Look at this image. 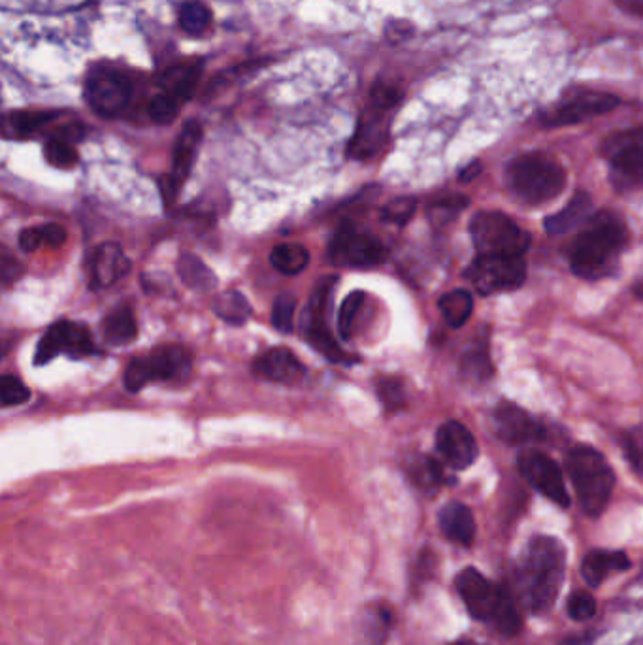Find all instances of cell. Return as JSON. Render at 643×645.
<instances>
[{
    "label": "cell",
    "instance_id": "1",
    "mask_svg": "<svg viewBox=\"0 0 643 645\" xmlns=\"http://www.w3.org/2000/svg\"><path fill=\"white\" fill-rule=\"evenodd\" d=\"M566 574V551L552 536H538L523 551L517 566V587L534 614H546L557 600Z\"/></svg>",
    "mask_w": 643,
    "mask_h": 645
},
{
    "label": "cell",
    "instance_id": "2",
    "mask_svg": "<svg viewBox=\"0 0 643 645\" xmlns=\"http://www.w3.org/2000/svg\"><path fill=\"white\" fill-rule=\"evenodd\" d=\"M626 246V227L612 212L588 217L572 247V271L585 280H601L612 274Z\"/></svg>",
    "mask_w": 643,
    "mask_h": 645
},
{
    "label": "cell",
    "instance_id": "3",
    "mask_svg": "<svg viewBox=\"0 0 643 645\" xmlns=\"http://www.w3.org/2000/svg\"><path fill=\"white\" fill-rule=\"evenodd\" d=\"M457 590L474 619L489 623L503 634H515L522 627V617L515 604L476 568L460 571Z\"/></svg>",
    "mask_w": 643,
    "mask_h": 645
},
{
    "label": "cell",
    "instance_id": "4",
    "mask_svg": "<svg viewBox=\"0 0 643 645\" xmlns=\"http://www.w3.org/2000/svg\"><path fill=\"white\" fill-rule=\"evenodd\" d=\"M566 470L585 514L601 516L615 487V473L604 456L593 448H576L566 459Z\"/></svg>",
    "mask_w": 643,
    "mask_h": 645
},
{
    "label": "cell",
    "instance_id": "5",
    "mask_svg": "<svg viewBox=\"0 0 643 645\" xmlns=\"http://www.w3.org/2000/svg\"><path fill=\"white\" fill-rule=\"evenodd\" d=\"M508 185L525 203L544 204L563 193L566 173L558 160L546 154H527L512 160Z\"/></svg>",
    "mask_w": 643,
    "mask_h": 645
},
{
    "label": "cell",
    "instance_id": "6",
    "mask_svg": "<svg viewBox=\"0 0 643 645\" xmlns=\"http://www.w3.org/2000/svg\"><path fill=\"white\" fill-rule=\"evenodd\" d=\"M470 236L479 255L522 257L530 236L500 212H479L470 222Z\"/></svg>",
    "mask_w": 643,
    "mask_h": 645
},
{
    "label": "cell",
    "instance_id": "7",
    "mask_svg": "<svg viewBox=\"0 0 643 645\" xmlns=\"http://www.w3.org/2000/svg\"><path fill=\"white\" fill-rule=\"evenodd\" d=\"M189 372V351L182 345H165L149 355L130 361L125 370V388L130 393H138L154 381L185 380Z\"/></svg>",
    "mask_w": 643,
    "mask_h": 645
},
{
    "label": "cell",
    "instance_id": "8",
    "mask_svg": "<svg viewBox=\"0 0 643 645\" xmlns=\"http://www.w3.org/2000/svg\"><path fill=\"white\" fill-rule=\"evenodd\" d=\"M602 154L612 166L613 184L631 189L643 184V129L615 133L604 141Z\"/></svg>",
    "mask_w": 643,
    "mask_h": 645
},
{
    "label": "cell",
    "instance_id": "9",
    "mask_svg": "<svg viewBox=\"0 0 643 645\" xmlns=\"http://www.w3.org/2000/svg\"><path fill=\"white\" fill-rule=\"evenodd\" d=\"M525 276L527 266L523 258L504 255H479L466 271V277L481 295L517 290Z\"/></svg>",
    "mask_w": 643,
    "mask_h": 645
},
{
    "label": "cell",
    "instance_id": "10",
    "mask_svg": "<svg viewBox=\"0 0 643 645\" xmlns=\"http://www.w3.org/2000/svg\"><path fill=\"white\" fill-rule=\"evenodd\" d=\"M331 257L337 265L372 268L386 261L387 250L374 234L359 231L353 223L348 222L338 228L331 244Z\"/></svg>",
    "mask_w": 643,
    "mask_h": 645
},
{
    "label": "cell",
    "instance_id": "11",
    "mask_svg": "<svg viewBox=\"0 0 643 645\" xmlns=\"http://www.w3.org/2000/svg\"><path fill=\"white\" fill-rule=\"evenodd\" d=\"M133 97V84L117 70H98L86 81V100L97 116L114 119L127 110Z\"/></svg>",
    "mask_w": 643,
    "mask_h": 645
},
{
    "label": "cell",
    "instance_id": "12",
    "mask_svg": "<svg viewBox=\"0 0 643 645\" xmlns=\"http://www.w3.org/2000/svg\"><path fill=\"white\" fill-rule=\"evenodd\" d=\"M334 276H325L315 285L312 299L308 302L306 314H304V334L310 344L315 350L321 351L329 361L340 363V361H348L337 340L332 339L331 331L327 326V306L331 301V293L334 290Z\"/></svg>",
    "mask_w": 643,
    "mask_h": 645
},
{
    "label": "cell",
    "instance_id": "13",
    "mask_svg": "<svg viewBox=\"0 0 643 645\" xmlns=\"http://www.w3.org/2000/svg\"><path fill=\"white\" fill-rule=\"evenodd\" d=\"M61 353L72 356L95 355L97 348H95L89 329L72 321H57L56 325L49 326L48 332L38 342L35 363L48 364Z\"/></svg>",
    "mask_w": 643,
    "mask_h": 645
},
{
    "label": "cell",
    "instance_id": "14",
    "mask_svg": "<svg viewBox=\"0 0 643 645\" xmlns=\"http://www.w3.org/2000/svg\"><path fill=\"white\" fill-rule=\"evenodd\" d=\"M519 470L536 491L553 500L555 505L561 506V508L571 506V497L566 491L563 472H561L557 462L549 459L546 453H539L536 449L523 451L519 456Z\"/></svg>",
    "mask_w": 643,
    "mask_h": 645
},
{
    "label": "cell",
    "instance_id": "15",
    "mask_svg": "<svg viewBox=\"0 0 643 645\" xmlns=\"http://www.w3.org/2000/svg\"><path fill=\"white\" fill-rule=\"evenodd\" d=\"M203 141V125L198 121H187L179 133L178 140L172 152V173L163 185V198L165 203H174L178 197L182 185L189 178L191 168L195 165L196 154Z\"/></svg>",
    "mask_w": 643,
    "mask_h": 645
},
{
    "label": "cell",
    "instance_id": "16",
    "mask_svg": "<svg viewBox=\"0 0 643 645\" xmlns=\"http://www.w3.org/2000/svg\"><path fill=\"white\" fill-rule=\"evenodd\" d=\"M620 105V99L610 92L582 91L572 95L571 99L563 100L547 114L546 125L549 127H564V125H576L587 121L591 117L602 116L612 111Z\"/></svg>",
    "mask_w": 643,
    "mask_h": 645
},
{
    "label": "cell",
    "instance_id": "17",
    "mask_svg": "<svg viewBox=\"0 0 643 645\" xmlns=\"http://www.w3.org/2000/svg\"><path fill=\"white\" fill-rule=\"evenodd\" d=\"M493 430L503 442L509 446L539 442L546 437L544 427L538 421H534L519 405L512 404V402H503L493 412Z\"/></svg>",
    "mask_w": 643,
    "mask_h": 645
},
{
    "label": "cell",
    "instance_id": "18",
    "mask_svg": "<svg viewBox=\"0 0 643 645\" xmlns=\"http://www.w3.org/2000/svg\"><path fill=\"white\" fill-rule=\"evenodd\" d=\"M436 449L441 459L455 470H465L478 457V442L472 432L459 421H448L436 432Z\"/></svg>",
    "mask_w": 643,
    "mask_h": 645
},
{
    "label": "cell",
    "instance_id": "19",
    "mask_svg": "<svg viewBox=\"0 0 643 645\" xmlns=\"http://www.w3.org/2000/svg\"><path fill=\"white\" fill-rule=\"evenodd\" d=\"M130 263L125 252L117 244L106 242L95 250L91 257L92 290L110 287L119 277L129 272Z\"/></svg>",
    "mask_w": 643,
    "mask_h": 645
},
{
    "label": "cell",
    "instance_id": "20",
    "mask_svg": "<svg viewBox=\"0 0 643 645\" xmlns=\"http://www.w3.org/2000/svg\"><path fill=\"white\" fill-rule=\"evenodd\" d=\"M387 111L372 106L370 110L361 117L355 136L350 144V155L355 159H368L380 152L387 138L386 117Z\"/></svg>",
    "mask_w": 643,
    "mask_h": 645
},
{
    "label": "cell",
    "instance_id": "21",
    "mask_svg": "<svg viewBox=\"0 0 643 645\" xmlns=\"http://www.w3.org/2000/svg\"><path fill=\"white\" fill-rule=\"evenodd\" d=\"M255 374L277 383H293L304 374V367L288 348H274L253 363Z\"/></svg>",
    "mask_w": 643,
    "mask_h": 645
},
{
    "label": "cell",
    "instance_id": "22",
    "mask_svg": "<svg viewBox=\"0 0 643 645\" xmlns=\"http://www.w3.org/2000/svg\"><path fill=\"white\" fill-rule=\"evenodd\" d=\"M440 529L448 540L470 546L476 536V521L470 508L460 502H451L440 511Z\"/></svg>",
    "mask_w": 643,
    "mask_h": 645
},
{
    "label": "cell",
    "instance_id": "23",
    "mask_svg": "<svg viewBox=\"0 0 643 645\" xmlns=\"http://www.w3.org/2000/svg\"><path fill=\"white\" fill-rule=\"evenodd\" d=\"M593 212V201L587 193H577L576 197L571 198L557 214L549 215L546 219L547 233L564 234L571 233L579 225H585Z\"/></svg>",
    "mask_w": 643,
    "mask_h": 645
},
{
    "label": "cell",
    "instance_id": "24",
    "mask_svg": "<svg viewBox=\"0 0 643 645\" xmlns=\"http://www.w3.org/2000/svg\"><path fill=\"white\" fill-rule=\"evenodd\" d=\"M201 80V67L196 65H178L163 72L159 78V86L163 92H168L174 99H178L182 105L195 95L196 86Z\"/></svg>",
    "mask_w": 643,
    "mask_h": 645
},
{
    "label": "cell",
    "instance_id": "25",
    "mask_svg": "<svg viewBox=\"0 0 643 645\" xmlns=\"http://www.w3.org/2000/svg\"><path fill=\"white\" fill-rule=\"evenodd\" d=\"M631 560L620 551H593L583 560L582 574L591 587H598L610 576V571L626 570Z\"/></svg>",
    "mask_w": 643,
    "mask_h": 645
},
{
    "label": "cell",
    "instance_id": "26",
    "mask_svg": "<svg viewBox=\"0 0 643 645\" xmlns=\"http://www.w3.org/2000/svg\"><path fill=\"white\" fill-rule=\"evenodd\" d=\"M103 336L110 345H127L138 336V325L130 307H117L103 320Z\"/></svg>",
    "mask_w": 643,
    "mask_h": 645
},
{
    "label": "cell",
    "instance_id": "27",
    "mask_svg": "<svg viewBox=\"0 0 643 645\" xmlns=\"http://www.w3.org/2000/svg\"><path fill=\"white\" fill-rule=\"evenodd\" d=\"M270 263L283 276H296L310 263V252L302 244H277L270 253Z\"/></svg>",
    "mask_w": 643,
    "mask_h": 645
},
{
    "label": "cell",
    "instance_id": "28",
    "mask_svg": "<svg viewBox=\"0 0 643 645\" xmlns=\"http://www.w3.org/2000/svg\"><path fill=\"white\" fill-rule=\"evenodd\" d=\"M178 274L185 285L195 291H212L217 285V277L201 258L191 253H184L178 261Z\"/></svg>",
    "mask_w": 643,
    "mask_h": 645
},
{
    "label": "cell",
    "instance_id": "29",
    "mask_svg": "<svg viewBox=\"0 0 643 645\" xmlns=\"http://www.w3.org/2000/svg\"><path fill=\"white\" fill-rule=\"evenodd\" d=\"M441 317L454 329L465 325L468 317L472 315V295L465 290H454L441 296L438 302Z\"/></svg>",
    "mask_w": 643,
    "mask_h": 645
},
{
    "label": "cell",
    "instance_id": "30",
    "mask_svg": "<svg viewBox=\"0 0 643 645\" xmlns=\"http://www.w3.org/2000/svg\"><path fill=\"white\" fill-rule=\"evenodd\" d=\"M214 312L221 320L227 321L231 325H242L252 315V306L238 291H231L225 295H220L214 302Z\"/></svg>",
    "mask_w": 643,
    "mask_h": 645
},
{
    "label": "cell",
    "instance_id": "31",
    "mask_svg": "<svg viewBox=\"0 0 643 645\" xmlns=\"http://www.w3.org/2000/svg\"><path fill=\"white\" fill-rule=\"evenodd\" d=\"M212 23V12L201 0H187L179 8V27L189 35H203Z\"/></svg>",
    "mask_w": 643,
    "mask_h": 645
},
{
    "label": "cell",
    "instance_id": "32",
    "mask_svg": "<svg viewBox=\"0 0 643 645\" xmlns=\"http://www.w3.org/2000/svg\"><path fill=\"white\" fill-rule=\"evenodd\" d=\"M46 159L57 168H70L78 163V152L67 136H56L46 144Z\"/></svg>",
    "mask_w": 643,
    "mask_h": 645
},
{
    "label": "cell",
    "instance_id": "33",
    "mask_svg": "<svg viewBox=\"0 0 643 645\" xmlns=\"http://www.w3.org/2000/svg\"><path fill=\"white\" fill-rule=\"evenodd\" d=\"M53 117L56 114H49V111H18L10 116L8 124L12 127L13 135L29 136L42 129L43 125H48L49 121H53Z\"/></svg>",
    "mask_w": 643,
    "mask_h": 645
},
{
    "label": "cell",
    "instance_id": "34",
    "mask_svg": "<svg viewBox=\"0 0 643 645\" xmlns=\"http://www.w3.org/2000/svg\"><path fill=\"white\" fill-rule=\"evenodd\" d=\"M296 299L293 293H280L272 306V325L280 332H293Z\"/></svg>",
    "mask_w": 643,
    "mask_h": 645
},
{
    "label": "cell",
    "instance_id": "35",
    "mask_svg": "<svg viewBox=\"0 0 643 645\" xmlns=\"http://www.w3.org/2000/svg\"><path fill=\"white\" fill-rule=\"evenodd\" d=\"M362 302H364V293H362V291H353V293L345 296V301L342 302V307H340V312H338V332H340V336H342L343 340L351 339V332H353L355 317L362 307Z\"/></svg>",
    "mask_w": 643,
    "mask_h": 645
},
{
    "label": "cell",
    "instance_id": "36",
    "mask_svg": "<svg viewBox=\"0 0 643 645\" xmlns=\"http://www.w3.org/2000/svg\"><path fill=\"white\" fill-rule=\"evenodd\" d=\"M179 106H182V102L178 99H174L168 92H159V95H155L149 106H147V114H149L154 124H172L178 116Z\"/></svg>",
    "mask_w": 643,
    "mask_h": 645
},
{
    "label": "cell",
    "instance_id": "37",
    "mask_svg": "<svg viewBox=\"0 0 643 645\" xmlns=\"http://www.w3.org/2000/svg\"><path fill=\"white\" fill-rule=\"evenodd\" d=\"M417 201L411 197L392 198L381 209V219L392 225H406L416 214Z\"/></svg>",
    "mask_w": 643,
    "mask_h": 645
},
{
    "label": "cell",
    "instance_id": "38",
    "mask_svg": "<svg viewBox=\"0 0 643 645\" xmlns=\"http://www.w3.org/2000/svg\"><path fill=\"white\" fill-rule=\"evenodd\" d=\"M0 399L4 405H19L29 402L31 391L19 380L18 375H2L0 380Z\"/></svg>",
    "mask_w": 643,
    "mask_h": 645
},
{
    "label": "cell",
    "instance_id": "39",
    "mask_svg": "<svg viewBox=\"0 0 643 645\" xmlns=\"http://www.w3.org/2000/svg\"><path fill=\"white\" fill-rule=\"evenodd\" d=\"M466 206H468V198L460 197V195L440 198V201H436V203L432 204L430 217H432V222L438 223V225H444V223L451 222L455 215L462 212Z\"/></svg>",
    "mask_w": 643,
    "mask_h": 645
},
{
    "label": "cell",
    "instance_id": "40",
    "mask_svg": "<svg viewBox=\"0 0 643 645\" xmlns=\"http://www.w3.org/2000/svg\"><path fill=\"white\" fill-rule=\"evenodd\" d=\"M568 614L574 620H587L596 614V600L588 593H576L568 600Z\"/></svg>",
    "mask_w": 643,
    "mask_h": 645
},
{
    "label": "cell",
    "instance_id": "41",
    "mask_svg": "<svg viewBox=\"0 0 643 645\" xmlns=\"http://www.w3.org/2000/svg\"><path fill=\"white\" fill-rule=\"evenodd\" d=\"M381 402L387 405V410H399L405 405V389L397 380H381L378 385Z\"/></svg>",
    "mask_w": 643,
    "mask_h": 645
},
{
    "label": "cell",
    "instance_id": "42",
    "mask_svg": "<svg viewBox=\"0 0 643 645\" xmlns=\"http://www.w3.org/2000/svg\"><path fill=\"white\" fill-rule=\"evenodd\" d=\"M465 372L474 380H485L490 374L489 359L485 350L468 351L465 359Z\"/></svg>",
    "mask_w": 643,
    "mask_h": 645
},
{
    "label": "cell",
    "instance_id": "43",
    "mask_svg": "<svg viewBox=\"0 0 643 645\" xmlns=\"http://www.w3.org/2000/svg\"><path fill=\"white\" fill-rule=\"evenodd\" d=\"M400 99H402V92H400L399 87L383 86V84H380V86H376L374 91H372V106L380 108V110H391V108L399 105Z\"/></svg>",
    "mask_w": 643,
    "mask_h": 645
},
{
    "label": "cell",
    "instance_id": "44",
    "mask_svg": "<svg viewBox=\"0 0 643 645\" xmlns=\"http://www.w3.org/2000/svg\"><path fill=\"white\" fill-rule=\"evenodd\" d=\"M46 246V238H43V225L38 227L23 228L19 234V247L25 253L37 252L40 247Z\"/></svg>",
    "mask_w": 643,
    "mask_h": 645
},
{
    "label": "cell",
    "instance_id": "45",
    "mask_svg": "<svg viewBox=\"0 0 643 645\" xmlns=\"http://www.w3.org/2000/svg\"><path fill=\"white\" fill-rule=\"evenodd\" d=\"M43 238H46V246L61 247L67 242V231L57 223H48L43 225Z\"/></svg>",
    "mask_w": 643,
    "mask_h": 645
},
{
    "label": "cell",
    "instance_id": "46",
    "mask_svg": "<svg viewBox=\"0 0 643 645\" xmlns=\"http://www.w3.org/2000/svg\"><path fill=\"white\" fill-rule=\"evenodd\" d=\"M620 2L621 7L625 8L626 12L643 16V0H620Z\"/></svg>",
    "mask_w": 643,
    "mask_h": 645
},
{
    "label": "cell",
    "instance_id": "47",
    "mask_svg": "<svg viewBox=\"0 0 643 645\" xmlns=\"http://www.w3.org/2000/svg\"><path fill=\"white\" fill-rule=\"evenodd\" d=\"M478 174H479V165L478 163H474L472 166H468L466 170H462V174H460V178H462V182H470V179H472L474 176H478Z\"/></svg>",
    "mask_w": 643,
    "mask_h": 645
},
{
    "label": "cell",
    "instance_id": "48",
    "mask_svg": "<svg viewBox=\"0 0 643 645\" xmlns=\"http://www.w3.org/2000/svg\"><path fill=\"white\" fill-rule=\"evenodd\" d=\"M561 645H587V639L577 636V638L566 639V642H563Z\"/></svg>",
    "mask_w": 643,
    "mask_h": 645
},
{
    "label": "cell",
    "instance_id": "49",
    "mask_svg": "<svg viewBox=\"0 0 643 645\" xmlns=\"http://www.w3.org/2000/svg\"><path fill=\"white\" fill-rule=\"evenodd\" d=\"M454 645H479V644H476V642H468V639H462V642H457V644Z\"/></svg>",
    "mask_w": 643,
    "mask_h": 645
}]
</instances>
